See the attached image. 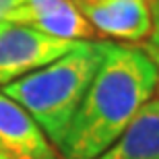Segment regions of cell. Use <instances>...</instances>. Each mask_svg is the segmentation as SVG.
Masks as SVG:
<instances>
[{"label": "cell", "mask_w": 159, "mask_h": 159, "mask_svg": "<svg viewBox=\"0 0 159 159\" xmlns=\"http://www.w3.org/2000/svg\"><path fill=\"white\" fill-rule=\"evenodd\" d=\"M159 91V64L143 46L110 41L60 145V159H95Z\"/></svg>", "instance_id": "cell-1"}, {"label": "cell", "mask_w": 159, "mask_h": 159, "mask_svg": "<svg viewBox=\"0 0 159 159\" xmlns=\"http://www.w3.org/2000/svg\"><path fill=\"white\" fill-rule=\"evenodd\" d=\"M110 39L79 41L68 54L35 72L0 87L27 110L43 134L60 149L70 122L106 56Z\"/></svg>", "instance_id": "cell-2"}, {"label": "cell", "mask_w": 159, "mask_h": 159, "mask_svg": "<svg viewBox=\"0 0 159 159\" xmlns=\"http://www.w3.org/2000/svg\"><path fill=\"white\" fill-rule=\"evenodd\" d=\"M77 43L79 41L60 39L27 25H4L0 29V87L52 64Z\"/></svg>", "instance_id": "cell-3"}, {"label": "cell", "mask_w": 159, "mask_h": 159, "mask_svg": "<svg viewBox=\"0 0 159 159\" xmlns=\"http://www.w3.org/2000/svg\"><path fill=\"white\" fill-rule=\"evenodd\" d=\"M83 17L101 37L134 43L149 41L153 33L151 0H75Z\"/></svg>", "instance_id": "cell-4"}, {"label": "cell", "mask_w": 159, "mask_h": 159, "mask_svg": "<svg viewBox=\"0 0 159 159\" xmlns=\"http://www.w3.org/2000/svg\"><path fill=\"white\" fill-rule=\"evenodd\" d=\"M0 155L8 159H60L58 149L21 103L0 89Z\"/></svg>", "instance_id": "cell-5"}, {"label": "cell", "mask_w": 159, "mask_h": 159, "mask_svg": "<svg viewBox=\"0 0 159 159\" xmlns=\"http://www.w3.org/2000/svg\"><path fill=\"white\" fill-rule=\"evenodd\" d=\"M11 23L70 41L97 39V33L83 17L75 0H25L12 15Z\"/></svg>", "instance_id": "cell-6"}, {"label": "cell", "mask_w": 159, "mask_h": 159, "mask_svg": "<svg viewBox=\"0 0 159 159\" xmlns=\"http://www.w3.org/2000/svg\"><path fill=\"white\" fill-rule=\"evenodd\" d=\"M95 159H159V91L118 141Z\"/></svg>", "instance_id": "cell-7"}, {"label": "cell", "mask_w": 159, "mask_h": 159, "mask_svg": "<svg viewBox=\"0 0 159 159\" xmlns=\"http://www.w3.org/2000/svg\"><path fill=\"white\" fill-rule=\"evenodd\" d=\"M145 50L149 54L159 56V0H153V33L145 43Z\"/></svg>", "instance_id": "cell-8"}, {"label": "cell", "mask_w": 159, "mask_h": 159, "mask_svg": "<svg viewBox=\"0 0 159 159\" xmlns=\"http://www.w3.org/2000/svg\"><path fill=\"white\" fill-rule=\"evenodd\" d=\"M23 2L25 0H0V29H2L4 25L11 23L15 11H17Z\"/></svg>", "instance_id": "cell-9"}, {"label": "cell", "mask_w": 159, "mask_h": 159, "mask_svg": "<svg viewBox=\"0 0 159 159\" xmlns=\"http://www.w3.org/2000/svg\"><path fill=\"white\" fill-rule=\"evenodd\" d=\"M143 48H145V46H143ZM151 58H153L155 62H157V64H159V56H155V54H151Z\"/></svg>", "instance_id": "cell-10"}, {"label": "cell", "mask_w": 159, "mask_h": 159, "mask_svg": "<svg viewBox=\"0 0 159 159\" xmlns=\"http://www.w3.org/2000/svg\"><path fill=\"white\" fill-rule=\"evenodd\" d=\"M0 159H8V157H4V155H0Z\"/></svg>", "instance_id": "cell-11"}]
</instances>
